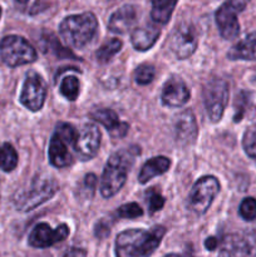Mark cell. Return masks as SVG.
Listing matches in <instances>:
<instances>
[{
    "label": "cell",
    "instance_id": "6da1fadb",
    "mask_svg": "<svg viewBox=\"0 0 256 257\" xmlns=\"http://www.w3.org/2000/svg\"><path fill=\"white\" fill-rule=\"evenodd\" d=\"M166 228L156 226L152 230L132 228L118 233L115 238L117 257H150L160 246Z\"/></svg>",
    "mask_w": 256,
    "mask_h": 257
},
{
    "label": "cell",
    "instance_id": "7a4b0ae2",
    "mask_svg": "<svg viewBox=\"0 0 256 257\" xmlns=\"http://www.w3.org/2000/svg\"><path fill=\"white\" fill-rule=\"evenodd\" d=\"M140 152L138 147H131L110 156L103 170L100 181V193L103 197H113L123 187L127 180L128 171L132 167L135 158L140 155Z\"/></svg>",
    "mask_w": 256,
    "mask_h": 257
},
{
    "label": "cell",
    "instance_id": "3957f363",
    "mask_svg": "<svg viewBox=\"0 0 256 257\" xmlns=\"http://www.w3.org/2000/svg\"><path fill=\"white\" fill-rule=\"evenodd\" d=\"M98 29L97 18L93 13L69 15L59 25V33L68 45L82 49L89 44Z\"/></svg>",
    "mask_w": 256,
    "mask_h": 257
},
{
    "label": "cell",
    "instance_id": "277c9868",
    "mask_svg": "<svg viewBox=\"0 0 256 257\" xmlns=\"http://www.w3.org/2000/svg\"><path fill=\"white\" fill-rule=\"evenodd\" d=\"M58 188V182L53 177H35L27 190L19 191L14 196L15 207L23 212L34 210L35 207L50 200L57 193Z\"/></svg>",
    "mask_w": 256,
    "mask_h": 257
},
{
    "label": "cell",
    "instance_id": "5b68a950",
    "mask_svg": "<svg viewBox=\"0 0 256 257\" xmlns=\"http://www.w3.org/2000/svg\"><path fill=\"white\" fill-rule=\"evenodd\" d=\"M0 58L9 67L30 64L37 60L34 47L20 35H8L0 42Z\"/></svg>",
    "mask_w": 256,
    "mask_h": 257
},
{
    "label": "cell",
    "instance_id": "8992f818",
    "mask_svg": "<svg viewBox=\"0 0 256 257\" xmlns=\"http://www.w3.org/2000/svg\"><path fill=\"white\" fill-rule=\"evenodd\" d=\"M218 257H256V227L226 236L220 245Z\"/></svg>",
    "mask_w": 256,
    "mask_h": 257
},
{
    "label": "cell",
    "instance_id": "52a82bcc",
    "mask_svg": "<svg viewBox=\"0 0 256 257\" xmlns=\"http://www.w3.org/2000/svg\"><path fill=\"white\" fill-rule=\"evenodd\" d=\"M228 84L225 79L213 78L203 89V102L206 112L212 123L220 122L228 102Z\"/></svg>",
    "mask_w": 256,
    "mask_h": 257
},
{
    "label": "cell",
    "instance_id": "ba28073f",
    "mask_svg": "<svg viewBox=\"0 0 256 257\" xmlns=\"http://www.w3.org/2000/svg\"><path fill=\"white\" fill-rule=\"evenodd\" d=\"M248 0H228L216 10V24L223 39L232 40L238 37L240 24H238L237 14L245 9Z\"/></svg>",
    "mask_w": 256,
    "mask_h": 257
},
{
    "label": "cell",
    "instance_id": "9c48e42d",
    "mask_svg": "<svg viewBox=\"0 0 256 257\" xmlns=\"http://www.w3.org/2000/svg\"><path fill=\"white\" fill-rule=\"evenodd\" d=\"M220 192V183L213 176H205L193 185L188 196V206L197 215L207 212L211 203Z\"/></svg>",
    "mask_w": 256,
    "mask_h": 257
},
{
    "label": "cell",
    "instance_id": "30bf717a",
    "mask_svg": "<svg viewBox=\"0 0 256 257\" xmlns=\"http://www.w3.org/2000/svg\"><path fill=\"white\" fill-rule=\"evenodd\" d=\"M45 98H47V84L44 79L38 73L29 72L20 93V103L32 112H38L44 105Z\"/></svg>",
    "mask_w": 256,
    "mask_h": 257
},
{
    "label": "cell",
    "instance_id": "8fae6325",
    "mask_svg": "<svg viewBox=\"0 0 256 257\" xmlns=\"http://www.w3.org/2000/svg\"><path fill=\"white\" fill-rule=\"evenodd\" d=\"M170 49L177 59H187L197 48V37L193 27L190 24H181L173 30L170 38Z\"/></svg>",
    "mask_w": 256,
    "mask_h": 257
},
{
    "label": "cell",
    "instance_id": "7c38bea8",
    "mask_svg": "<svg viewBox=\"0 0 256 257\" xmlns=\"http://www.w3.org/2000/svg\"><path fill=\"white\" fill-rule=\"evenodd\" d=\"M69 236V227L65 223L58 226L53 230L48 223L42 222L38 223L33 231L30 232L28 242L32 247L35 248H45L50 247L54 243L62 242Z\"/></svg>",
    "mask_w": 256,
    "mask_h": 257
},
{
    "label": "cell",
    "instance_id": "4fadbf2b",
    "mask_svg": "<svg viewBox=\"0 0 256 257\" xmlns=\"http://www.w3.org/2000/svg\"><path fill=\"white\" fill-rule=\"evenodd\" d=\"M100 131L92 123H88L82 127L77 135L74 142L75 152L82 161L92 160L98 153L100 147Z\"/></svg>",
    "mask_w": 256,
    "mask_h": 257
},
{
    "label": "cell",
    "instance_id": "5bb4252c",
    "mask_svg": "<svg viewBox=\"0 0 256 257\" xmlns=\"http://www.w3.org/2000/svg\"><path fill=\"white\" fill-rule=\"evenodd\" d=\"M190 89L180 77H172L165 83L162 88V103L172 108L185 105L190 99Z\"/></svg>",
    "mask_w": 256,
    "mask_h": 257
},
{
    "label": "cell",
    "instance_id": "9a60e30c",
    "mask_svg": "<svg viewBox=\"0 0 256 257\" xmlns=\"http://www.w3.org/2000/svg\"><path fill=\"white\" fill-rule=\"evenodd\" d=\"M198 135L197 123L193 113L188 110L178 113L175 118V137L178 143L183 146L191 145Z\"/></svg>",
    "mask_w": 256,
    "mask_h": 257
},
{
    "label": "cell",
    "instance_id": "2e32d148",
    "mask_svg": "<svg viewBox=\"0 0 256 257\" xmlns=\"http://www.w3.org/2000/svg\"><path fill=\"white\" fill-rule=\"evenodd\" d=\"M92 118L95 122L100 123L103 127H105L107 132L112 138H122L127 135L128 124L124 122H120L117 113L112 109H97L92 113Z\"/></svg>",
    "mask_w": 256,
    "mask_h": 257
},
{
    "label": "cell",
    "instance_id": "e0dca14e",
    "mask_svg": "<svg viewBox=\"0 0 256 257\" xmlns=\"http://www.w3.org/2000/svg\"><path fill=\"white\" fill-rule=\"evenodd\" d=\"M137 22V9L133 5H124L115 10L109 18L108 29L115 34H124Z\"/></svg>",
    "mask_w": 256,
    "mask_h": 257
},
{
    "label": "cell",
    "instance_id": "ac0fdd59",
    "mask_svg": "<svg viewBox=\"0 0 256 257\" xmlns=\"http://www.w3.org/2000/svg\"><path fill=\"white\" fill-rule=\"evenodd\" d=\"M69 143L63 141L57 133H54L50 140L48 156L50 165L57 168H64L72 165V155L69 152Z\"/></svg>",
    "mask_w": 256,
    "mask_h": 257
},
{
    "label": "cell",
    "instance_id": "d6986e66",
    "mask_svg": "<svg viewBox=\"0 0 256 257\" xmlns=\"http://www.w3.org/2000/svg\"><path fill=\"white\" fill-rule=\"evenodd\" d=\"M161 29L156 25H145L138 27L131 34V42L136 50L146 52L155 45L156 40L160 38Z\"/></svg>",
    "mask_w": 256,
    "mask_h": 257
},
{
    "label": "cell",
    "instance_id": "ffe728a7",
    "mask_svg": "<svg viewBox=\"0 0 256 257\" xmlns=\"http://www.w3.org/2000/svg\"><path fill=\"white\" fill-rule=\"evenodd\" d=\"M231 60H256V32L246 35L227 53Z\"/></svg>",
    "mask_w": 256,
    "mask_h": 257
},
{
    "label": "cell",
    "instance_id": "44dd1931",
    "mask_svg": "<svg viewBox=\"0 0 256 257\" xmlns=\"http://www.w3.org/2000/svg\"><path fill=\"white\" fill-rule=\"evenodd\" d=\"M171 167V160L163 156H158V157L151 158L150 161L143 165L142 170H141L140 175H138V181L140 183L145 185L148 181L152 180L156 176H161L163 173L167 172Z\"/></svg>",
    "mask_w": 256,
    "mask_h": 257
},
{
    "label": "cell",
    "instance_id": "7402d4cb",
    "mask_svg": "<svg viewBox=\"0 0 256 257\" xmlns=\"http://www.w3.org/2000/svg\"><path fill=\"white\" fill-rule=\"evenodd\" d=\"M177 2L178 0H151L152 3L151 18L153 22L162 25L167 24L172 17Z\"/></svg>",
    "mask_w": 256,
    "mask_h": 257
},
{
    "label": "cell",
    "instance_id": "603a6c76",
    "mask_svg": "<svg viewBox=\"0 0 256 257\" xmlns=\"http://www.w3.org/2000/svg\"><path fill=\"white\" fill-rule=\"evenodd\" d=\"M18 165V153L10 143H4L0 147V168L4 172H12Z\"/></svg>",
    "mask_w": 256,
    "mask_h": 257
},
{
    "label": "cell",
    "instance_id": "cb8c5ba5",
    "mask_svg": "<svg viewBox=\"0 0 256 257\" xmlns=\"http://www.w3.org/2000/svg\"><path fill=\"white\" fill-rule=\"evenodd\" d=\"M120 48H122V40L117 39V38H113V39L108 40L95 53L97 60L99 63H102V64L108 63L112 59L113 55L119 52Z\"/></svg>",
    "mask_w": 256,
    "mask_h": 257
},
{
    "label": "cell",
    "instance_id": "d4e9b609",
    "mask_svg": "<svg viewBox=\"0 0 256 257\" xmlns=\"http://www.w3.org/2000/svg\"><path fill=\"white\" fill-rule=\"evenodd\" d=\"M79 80L74 75H67L60 83V94L68 100H75L79 95Z\"/></svg>",
    "mask_w": 256,
    "mask_h": 257
},
{
    "label": "cell",
    "instance_id": "484cf974",
    "mask_svg": "<svg viewBox=\"0 0 256 257\" xmlns=\"http://www.w3.org/2000/svg\"><path fill=\"white\" fill-rule=\"evenodd\" d=\"M155 67L152 64L145 63V64L138 65L137 69L135 70V80L137 84L147 85L152 82L153 78H155Z\"/></svg>",
    "mask_w": 256,
    "mask_h": 257
},
{
    "label": "cell",
    "instance_id": "4316f807",
    "mask_svg": "<svg viewBox=\"0 0 256 257\" xmlns=\"http://www.w3.org/2000/svg\"><path fill=\"white\" fill-rule=\"evenodd\" d=\"M242 146L246 155L256 158V123L247 128L242 138Z\"/></svg>",
    "mask_w": 256,
    "mask_h": 257
},
{
    "label": "cell",
    "instance_id": "83f0119b",
    "mask_svg": "<svg viewBox=\"0 0 256 257\" xmlns=\"http://www.w3.org/2000/svg\"><path fill=\"white\" fill-rule=\"evenodd\" d=\"M238 213L245 221H253L256 218V200L253 197L243 198L238 207Z\"/></svg>",
    "mask_w": 256,
    "mask_h": 257
},
{
    "label": "cell",
    "instance_id": "f1b7e54d",
    "mask_svg": "<svg viewBox=\"0 0 256 257\" xmlns=\"http://www.w3.org/2000/svg\"><path fill=\"white\" fill-rule=\"evenodd\" d=\"M143 215V210L141 208V206L136 202L125 203V205L120 206L117 210V216L119 218H137L141 217Z\"/></svg>",
    "mask_w": 256,
    "mask_h": 257
},
{
    "label": "cell",
    "instance_id": "f546056e",
    "mask_svg": "<svg viewBox=\"0 0 256 257\" xmlns=\"http://www.w3.org/2000/svg\"><path fill=\"white\" fill-rule=\"evenodd\" d=\"M147 198H148L147 201L148 210H150L151 215H153L155 212L160 211L161 208L163 207V205H165V198H163V196L161 195L160 192H157L155 188L148 191Z\"/></svg>",
    "mask_w": 256,
    "mask_h": 257
},
{
    "label": "cell",
    "instance_id": "4dcf8cb0",
    "mask_svg": "<svg viewBox=\"0 0 256 257\" xmlns=\"http://www.w3.org/2000/svg\"><path fill=\"white\" fill-rule=\"evenodd\" d=\"M95 186H97V177H95L93 173H89L84 177V181H83V191L85 192V197H92L93 193H94Z\"/></svg>",
    "mask_w": 256,
    "mask_h": 257
},
{
    "label": "cell",
    "instance_id": "1f68e13d",
    "mask_svg": "<svg viewBox=\"0 0 256 257\" xmlns=\"http://www.w3.org/2000/svg\"><path fill=\"white\" fill-rule=\"evenodd\" d=\"M109 226L104 222V221H99V222L95 225L94 228V235L97 236L98 238H104L107 236H109Z\"/></svg>",
    "mask_w": 256,
    "mask_h": 257
},
{
    "label": "cell",
    "instance_id": "d6a6232c",
    "mask_svg": "<svg viewBox=\"0 0 256 257\" xmlns=\"http://www.w3.org/2000/svg\"><path fill=\"white\" fill-rule=\"evenodd\" d=\"M62 257H87V252L82 248H72L67 251Z\"/></svg>",
    "mask_w": 256,
    "mask_h": 257
},
{
    "label": "cell",
    "instance_id": "836d02e7",
    "mask_svg": "<svg viewBox=\"0 0 256 257\" xmlns=\"http://www.w3.org/2000/svg\"><path fill=\"white\" fill-rule=\"evenodd\" d=\"M218 246V240L216 237H208L207 240L205 241V247L207 250L213 251Z\"/></svg>",
    "mask_w": 256,
    "mask_h": 257
},
{
    "label": "cell",
    "instance_id": "e575fe53",
    "mask_svg": "<svg viewBox=\"0 0 256 257\" xmlns=\"http://www.w3.org/2000/svg\"><path fill=\"white\" fill-rule=\"evenodd\" d=\"M28 2H29V0H15L17 5H20V7H25V5L28 4Z\"/></svg>",
    "mask_w": 256,
    "mask_h": 257
},
{
    "label": "cell",
    "instance_id": "d590c367",
    "mask_svg": "<svg viewBox=\"0 0 256 257\" xmlns=\"http://www.w3.org/2000/svg\"><path fill=\"white\" fill-rule=\"evenodd\" d=\"M163 257H182V256L177 255V253H170V255H166V256H163Z\"/></svg>",
    "mask_w": 256,
    "mask_h": 257
},
{
    "label": "cell",
    "instance_id": "8d00e7d4",
    "mask_svg": "<svg viewBox=\"0 0 256 257\" xmlns=\"http://www.w3.org/2000/svg\"><path fill=\"white\" fill-rule=\"evenodd\" d=\"M0 18H2V7H0Z\"/></svg>",
    "mask_w": 256,
    "mask_h": 257
}]
</instances>
